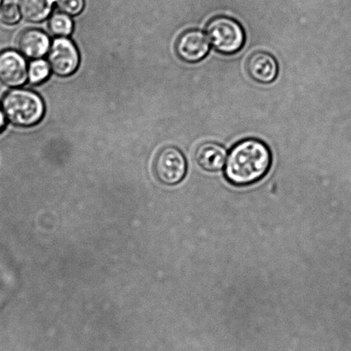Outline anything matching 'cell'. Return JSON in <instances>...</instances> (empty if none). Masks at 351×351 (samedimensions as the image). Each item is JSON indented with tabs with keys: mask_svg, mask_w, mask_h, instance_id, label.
I'll return each mask as SVG.
<instances>
[{
	"mask_svg": "<svg viewBox=\"0 0 351 351\" xmlns=\"http://www.w3.org/2000/svg\"><path fill=\"white\" fill-rule=\"evenodd\" d=\"M28 71V64L22 53L10 49L0 53V82L5 86H22L29 80Z\"/></svg>",
	"mask_w": 351,
	"mask_h": 351,
	"instance_id": "8992f818",
	"label": "cell"
},
{
	"mask_svg": "<svg viewBox=\"0 0 351 351\" xmlns=\"http://www.w3.org/2000/svg\"><path fill=\"white\" fill-rule=\"evenodd\" d=\"M56 0H21L20 12L27 21L39 23L49 18Z\"/></svg>",
	"mask_w": 351,
	"mask_h": 351,
	"instance_id": "8fae6325",
	"label": "cell"
},
{
	"mask_svg": "<svg viewBox=\"0 0 351 351\" xmlns=\"http://www.w3.org/2000/svg\"><path fill=\"white\" fill-rule=\"evenodd\" d=\"M206 32L213 49L225 56L239 52L246 43L243 27L230 16H215L208 23Z\"/></svg>",
	"mask_w": 351,
	"mask_h": 351,
	"instance_id": "3957f363",
	"label": "cell"
},
{
	"mask_svg": "<svg viewBox=\"0 0 351 351\" xmlns=\"http://www.w3.org/2000/svg\"><path fill=\"white\" fill-rule=\"evenodd\" d=\"M1 5H2V0H0V8H1Z\"/></svg>",
	"mask_w": 351,
	"mask_h": 351,
	"instance_id": "e0dca14e",
	"label": "cell"
},
{
	"mask_svg": "<svg viewBox=\"0 0 351 351\" xmlns=\"http://www.w3.org/2000/svg\"><path fill=\"white\" fill-rule=\"evenodd\" d=\"M195 160L197 165L206 171L217 172L223 169L227 161V152L217 143H204L197 149Z\"/></svg>",
	"mask_w": 351,
	"mask_h": 351,
	"instance_id": "30bf717a",
	"label": "cell"
},
{
	"mask_svg": "<svg viewBox=\"0 0 351 351\" xmlns=\"http://www.w3.org/2000/svg\"><path fill=\"white\" fill-rule=\"evenodd\" d=\"M1 108L6 119L20 128H30L38 124L45 114V105L36 92L25 88H14L8 92L1 100Z\"/></svg>",
	"mask_w": 351,
	"mask_h": 351,
	"instance_id": "7a4b0ae2",
	"label": "cell"
},
{
	"mask_svg": "<svg viewBox=\"0 0 351 351\" xmlns=\"http://www.w3.org/2000/svg\"><path fill=\"white\" fill-rule=\"evenodd\" d=\"M49 28L53 36L66 37L73 33V22L64 13H56L49 19Z\"/></svg>",
	"mask_w": 351,
	"mask_h": 351,
	"instance_id": "7c38bea8",
	"label": "cell"
},
{
	"mask_svg": "<svg viewBox=\"0 0 351 351\" xmlns=\"http://www.w3.org/2000/svg\"><path fill=\"white\" fill-rule=\"evenodd\" d=\"M186 160L176 147H166L156 156L154 173L160 182L168 186L177 185L186 173Z\"/></svg>",
	"mask_w": 351,
	"mask_h": 351,
	"instance_id": "277c9868",
	"label": "cell"
},
{
	"mask_svg": "<svg viewBox=\"0 0 351 351\" xmlns=\"http://www.w3.org/2000/svg\"><path fill=\"white\" fill-rule=\"evenodd\" d=\"M176 50L177 56L185 62H199L209 53V40L201 30H187L177 40Z\"/></svg>",
	"mask_w": 351,
	"mask_h": 351,
	"instance_id": "52a82bcc",
	"label": "cell"
},
{
	"mask_svg": "<svg viewBox=\"0 0 351 351\" xmlns=\"http://www.w3.org/2000/svg\"><path fill=\"white\" fill-rule=\"evenodd\" d=\"M58 8L68 16H77L83 12L84 0H56Z\"/></svg>",
	"mask_w": 351,
	"mask_h": 351,
	"instance_id": "5bb4252c",
	"label": "cell"
},
{
	"mask_svg": "<svg viewBox=\"0 0 351 351\" xmlns=\"http://www.w3.org/2000/svg\"><path fill=\"white\" fill-rule=\"evenodd\" d=\"M20 52L29 59L43 58L50 49V40L45 32L39 29H27L19 38Z\"/></svg>",
	"mask_w": 351,
	"mask_h": 351,
	"instance_id": "9c48e42d",
	"label": "cell"
},
{
	"mask_svg": "<svg viewBox=\"0 0 351 351\" xmlns=\"http://www.w3.org/2000/svg\"><path fill=\"white\" fill-rule=\"evenodd\" d=\"M51 67L46 60H34L29 66V80L32 84L43 83L49 78Z\"/></svg>",
	"mask_w": 351,
	"mask_h": 351,
	"instance_id": "4fadbf2b",
	"label": "cell"
},
{
	"mask_svg": "<svg viewBox=\"0 0 351 351\" xmlns=\"http://www.w3.org/2000/svg\"><path fill=\"white\" fill-rule=\"evenodd\" d=\"M247 73L261 84H271L278 74V64L271 53L258 51L252 54L247 63Z\"/></svg>",
	"mask_w": 351,
	"mask_h": 351,
	"instance_id": "ba28073f",
	"label": "cell"
},
{
	"mask_svg": "<svg viewBox=\"0 0 351 351\" xmlns=\"http://www.w3.org/2000/svg\"><path fill=\"white\" fill-rule=\"evenodd\" d=\"M21 12L14 5H5L0 9V22L6 25H16L21 19Z\"/></svg>",
	"mask_w": 351,
	"mask_h": 351,
	"instance_id": "9a60e30c",
	"label": "cell"
},
{
	"mask_svg": "<svg viewBox=\"0 0 351 351\" xmlns=\"http://www.w3.org/2000/svg\"><path fill=\"white\" fill-rule=\"evenodd\" d=\"M6 120H8V119H6L5 112L3 111L1 106H0V132L4 131L6 127Z\"/></svg>",
	"mask_w": 351,
	"mask_h": 351,
	"instance_id": "2e32d148",
	"label": "cell"
},
{
	"mask_svg": "<svg viewBox=\"0 0 351 351\" xmlns=\"http://www.w3.org/2000/svg\"><path fill=\"white\" fill-rule=\"evenodd\" d=\"M271 162V152L264 142L244 139L237 143L227 156L225 176L232 185H252L267 176Z\"/></svg>",
	"mask_w": 351,
	"mask_h": 351,
	"instance_id": "6da1fadb",
	"label": "cell"
},
{
	"mask_svg": "<svg viewBox=\"0 0 351 351\" xmlns=\"http://www.w3.org/2000/svg\"><path fill=\"white\" fill-rule=\"evenodd\" d=\"M80 56L77 47L66 37L53 40L49 53L51 70L57 76L66 77L73 75L80 66Z\"/></svg>",
	"mask_w": 351,
	"mask_h": 351,
	"instance_id": "5b68a950",
	"label": "cell"
}]
</instances>
